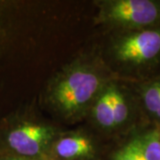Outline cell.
<instances>
[{
    "instance_id": "obj_8",
    "label": "cell",
    "mask_w": 160,
    "mask_h": 160,
    "mask_svg": "<svg viewBox=\"0 0 160 160\" xmlns=\"http://www.w3.org/2000/svg\"><path fill=\"white\" fill-rule=\"evenodd\" d=\"M141 98L148 114L160 123V78L143 85Z\"/></svg>"
},
{
    "instance_id": "obj_10",
    "label": "cell",
    "mask_w": 160,
    "mask_h": 160,
    "mask_svg": "<svg viewBox=\"0 0 160 160\" xmlns=\"http://www.w3.org/2000/svg\"><path fill=\"white\" fill-rule=\"evenodd\" d=\"M112 160H146L141 150L137 138H132L128 142L117 149L112 155Z\"/></svg>"
},
{
    "instance_id": "obj_7",
    "label": "cell",
    "mask_w": 160,
    "mask_h": 160,
    "mask_svg": "<svg viewBox=\"0 0 160 160\" xmlns=\"http://www.w3.org/2000/svg\"><path fill=\"white\" fill-rule=\"evenodd\" d=\"M112 102L114 109L116 129L126 126L131 119V106L127 95L118 83L111 81Z\"/></svg>"
},
{
    "instance_id": "obj_5",
    "label": "cell",
    "mask_w": 160,
    "mask_h": 160,
    "mask_svg": "<svg viewBox=\"0 0 160 160\" xmlns=\"http://www.w3.org/2000/svg\"><path fill=\"white\" fill-rule=\"evenodd\" d=\"M50 151L60 160H86L95 154L91 138L80 132L58 135Z\"/></svg>"
},
{
    "instance_id": "obj_4",
    "label": "cell",
    "mask_w": 160,
    "mask_h": 160,
    "mask_svg": "<svg viewBox=\"0 0 160 160\" xmlns=\"http://www.w3.org/2000/svg\"><path fill=\"white\" fill-rule=\"evenodd\" d=\"M58 135L53 126L40 122L25 121L9 131L6 142L19 156L35 159L50 151Z\"/></svg>"
},
{
    "instance_id": "obj_1",
    "label": "cell",
    "mask_w": 160,
    "mask_h": 160,
    "mask_svg": "<svg viewBox=\"0 0 160 160\" xmlns=\"http://www.w3.org/2000/svg\"><path fill=\"white\" fill-rule=\"evenodd\" d=\"M108 81L93 63L77 60L63 67L50 81L46 103L62 118L77 119L91 109Z\"/></svg>"
},
{
    "instance_id": "obj_9",
    "label": "cell",
    "mask_w": 160,
    "mask_h": 160,
    "mask_svg": "<svg viewBox=\"0 0 160 160\" xmlns=\"http://www.w3.org/2000/svg\"><path fill=\"white\" fill-rule=\"evenodd\" d=\"M136 138L145 159L160 160V130L151 129Z\"/></svg>"
},
{
    "instance_id": "obj_2",
    "label": "cell",
    "mask_w": 160,
    "mask_h": 160,
    "mask_svg": "<svg viewBox=\"0 0 160 160\" xmlns=\"http://www.w3.org/2000/svg\"><path fill=\"white\" fill-rule=\"evenodd\" d=\"M109 56L129 71L153 65L160 59V27L121 31L110 42Z\"/></svg>"
},
{
    "instance_id": "obj_11",
    "label": "cell",
    "mask_w": 160,
    "mask_h": 160,
    "mask_svg": "<svg viewBox=\"0 0 160 160\" xmlns=\"http://www.w3.org/2000/svg\"><path fill=\"white\" fill-rule=\"evenodd\" d=\"M6 160H34L32 159V158H24V157H21V156H19V157H16V158H8V159Z\"/></svg>"
},
{
    "instance_id": "obj_6",
    "label": "cell",
    "mask_w": 160,
    "mask_h": 160,
    "mask_svg": "<svg viewBox=\"0 0 160 160\" xmlns=\"http://www.w3.org/2000/svg\"><path fill=\"white\" fill-rule=\"evenodd\" d=\"M92 118L94 123L103 131H115L114 109L112 102L111 81L109 80L99 93L91 109Z\"/></svg>"
},
{
    "instance_id": "obj_3",
    "label": "cell",
    "mask_w": 160,
    "mask_h": 160,
    "mask_svg": "<svg viewBox=\"0 0 160 160\" xmlns=\"http://www.w3.org/2000/svg\"><path fill=\"white\" fill-rule=\"evenodd\" d=\"M98 24L122 31L158 27L160 2L154 0H103L95 2Z\"/></svg>"
}]
</instances>
